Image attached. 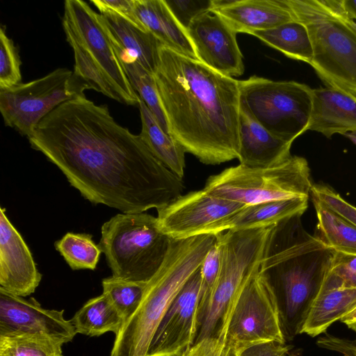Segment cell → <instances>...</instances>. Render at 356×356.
<instances>
[{
  "mask_svg": "<svg viewBox=\"0 0 356 356\" xmlns=\"http://www.w3.org/2000/svg\"><path fill=\"white\" fill-rule=\"evenodd\" d=\"M307 206L306 197L246 205L223 225L222 232L272 227L288 218L302 216Z\"/></svg>",
  "mask_w": 356,
  "mask_h": 356,
  "instance_id": "23",
  "label": "cell"
},
{
  "mask_svg": "<svg viewBox=\"0 0 356 356\" xmlns=\"http://www.w3.org/2000/svg\"><path fill=\"white\" fill-rule=\"evenodd\" d=\"M87 90L73 71L58 68L28 83L0 89L5 125L29 138L39 123L60 104L85 96Z\"/></svg>",
  "mask_w": 356,
  "mask_h": 356,
  "instance_id": "10",
  "label": "cell"
},
{
  "mask_svg": "<svg viewBox=\"0 0 356 356\" xmlns=\"http://www.w3.org/2000/svg\"><path fill=\"white\" fill-rule=\"evenodd\" d=\"M310 193L312 197L317 199L356 227V207L329 186L313 184Z\"/></svg>",
  "mask_w": 356,
  "mask_h": 356,
  "instance_id": "35",
  "label": "cell"
},
{
  "mask_svg": "<svg viewBox=\"0 0 356 356\" xmlns=\"http://www.w3.org/2000/svg\"><path fill=\"white\" fill-rule=\"evenodd\" d=\"M312 198L320 238L335 252L356 254V227L317 199Z\"/></svg>",
  "mask_w": 356,
  "mask_h": 356,
  "instance_id": "28",
  "label": "cell"
},
{
  "mask_svg": "<svg viewBox=\"0 0 356 356\" xmlns=\"http://www.w3.org/2000/svg\"><path fill=\"white\" fill-rule=\"evenodd\" d=\"M340 321L349 328L356 332V307L341 318Z\"/></svg>",
  "mask_w": 356,
  "mask_h": 356,
  "instance_id": "43",
  "label": "cell"
},
{
  "mask_svg": "<svg viewBox=\"0 0 356 356\" xmlns=\"http://www.w3.org/2000/svg\"><path fill=\"white\" fill-rule=\"evenodd\" d=\"M155 81L170 135L207 165L239 154V81L161 46Z\"/></svg>",
  "mask_w": 356,
  "mask_h": 356,
  "instance_id": "2",
  "label": "cell"
},
{
  "mask_svg": "<svg viewBox=\"0 0 356 356\" xmlns=\"http://www.w3.org/2000/svg\"><path fill=\"white\" fill-rule=\"evenodd\" d=\"M91 2L97 8L100 13H111L118 15L143 30L147 31L136 15L134 0H92Z\"/></svg>",
  "mask_w": 356,
  "mask_h": 356,
  "instance_id": "39",
  "label": "cell"
},
{
  "mask_svg": "<svg viewBox=\"0 0 356 356\" xmlns=\"http://www.w3.org/2000/svg\"><path fill=\"white\" fill-rule=\"evenodd\" d=\"M63 343L37 335L0 336V346L13 356H63Z\"/></svg>",
  "mask_w": 356,
  "mask_h": 356,
  "instance_id": "32",
  "label": "cell"
},
{
  "mask_svg": "<svg viewBox=\"0 0 356 356\" xmlns=\"http://www.w3.org/2000/svg\"><path fill=\"white\" fill-rule=\"evenodd\" d=\"M179 24L186 31L191 23L198 16L210 12L211 0H164Z\"/></svg>",
  "mask_w": 356,
  "mask_h": 356,
  "instance_id": "36",
  "label": "cell"
},
{
  "mask_svg": "<svg viewBox=\"0 0 356 356\" xmlns=\"http://www.w3.org/2000/svg\"><path fill=\"white\" fill-rule=\"evenodd\" d=\"M217 338L237 356L259 343H286L276 299L259 271L243 287Z\"/></svg>",
  "mask_w": 356,
  "mask_h": 356,
  "instance_id": "12",
  "label": "cell"
},
{
  "mask_svg": "<svg viewBox=\"0 0 356 356\" xmlns=\"http://www.w3.org/2000/svg\"><path fill=\"white\" fill-rule=\"evenodd\" d=\"M201 296L202 276L199 268L163 316L152 338L147 356H181L195 343Z\"/></svg>",
  "mask_w": 356,
  "mask_h": 356,
  "instance_id": "14",
  "label": "cell"
},
{
  "mask_svg": "<svg viewBox=\"0 0 356 356\" xmlns=\"http://www.w3.org/2000/svg\"><path fill=\"white\" fill-rule=\"evenodd\" d=\"M186 33L197 59L211 69L229 77L244 72L243 54L236 33L217 15L204 13L192 21Z\"/></svg>",
  "mask_w": 356,
  "mask_h": 356,
  "instance_id": "16",
  "label": "cell"
},
{
  "mask_svg": "<svg viewBox=\"0 0 356 356\" xmlns=\"http://www.w3.org/2000/svg\"><path fill=\"white\" fill-rule=\"evenodd\" d=\"M319 347L341 353L343 356H356V342L330 334L317 341Z\"/></svg>",
  "mask_w": 356,
  "mask_h": 356,
  "instance_id": "41",
  "label": "cell"
},
{
  "mask_svg": "<svg viewBox=\"0 0 356 356\" xmlns=\"http://www.w3.org/2000/svg\"><path fill=\"white\" fill-rule=\"evenodd\" d=\"M76 334L99 337L112 332L118 334L123 319L109 298L104 293L88 300L70 320Z\"/></svg>",
  "mask_w": 356,
  "mask_h": 356,
  "instance_id": "26",
  "label": "cell"
},
{
  "mask_svg": "<svg viewBox=\"0 0 356 356\" xmlns=\"http://www.w3.org/2000/svg\"><path fill=\"white\" fill-rule=\"evenodd\" d=\"M308 130L327 138L356 131V97L327 87L313 89Z\"/></svg>",
  "mask_w": 356,
  "mask_h": 356,
  "instance_id": "20",
  "label": "cell"
},
{
  "mask_svg": "<svg viewBox=\"0 0 356 356\" xmlns=\"http://www.w3.org/2000/svg\"><path fill=\"white\" fill-rule=\"evenodd\" d=\"M216 236L171 239L163 264L147 282L141 302L115 335L110 356H147L153 334L167 309L196 272Z\"/></svg>",
  "mask_w": 356,
  "mask_h": 356,
  "instance_id": "4",
  "label": "cell"
},
{
  "mask_svg": "<svg viewBox=\"0 0 356 356\" xmlns=\"http://www.w3.org/2000/svg\"><path fill=\"white\" fill-rule=\"evenodd\" d=\"M134 8L143 26L162 46L197 59L186 31L174 17L164 0H134Z\"/></svg>",
  "mask_w": 356,
  "mask_h": 356,
  "instance_id": "22",
  "label": "cell"
},
{
  "mask_svg": "<svg viewBox=\"0 0 356 356\" xmlns=\"http://www.w3.org/2000/svg\"><path fill=\"white\" fill-rule=\"evenodd\" d=\"M211 12L236 33L252 35L294 20L284 0H211Z\"/></svg>",
  "mask_w": 356,
  "mask_h": 356,
  "instance_id": "18",
  "label": "cell"
},
{
  "mask_svg": "<svg viewBox=\"0 0 356 356\" xmlns=\"http://www.w3.org/2000/svg\"><path fill=\"white\" fill-rule=\"evenodd\" d=\"M245 206L210 194L205 189L181 195L157 210L161 231L171 239L222 232L223 225Z\"/></svg>",
  "mask_w": 356,
  "mask_h": 356,
  "instance_id": "13",
  "label": "cell"
},
{
  "mask_svg": "<svg viewBox=\"0 0 356 356\" xmlns=\"http://www.w3.org/2000/svg\"><path fill=\"white\" fill-rule=\"evenodd\" d=\"M128 79L140 99L145 104L161 129L169 134L165 113L161 103L154 74L134 59L117 51Z\"/></svg>",
  "mask_w": 356,
  "mask_h": 356,
  "instance_id": "29",
  "label": "cell"
},
{
  "mask_svg": "<svg viewBox=\"0 0 356 356\" xmlns=\"http://www.w3.org/2000/svg\"><path fill=\"white\" fill-rule=\"evenodd\" d=\"M241 165L266 168L282 164L292 156L293 142L283 140L265 129L241 104L239 113Z\"/></svg>",
  "mask_w": 356,
  "mask_h": 356,
  "instance_id": "19",
  "label": "cell"
},
{
  "mask_svg": "<svg viewBox=\"0 0 356 356\" xmlns=\"http://www.w3.org/2000/svg\"><path fill=\"white\" fill-rule=\"evenodd\" d=\"M142 128L139 134L152 154L166 168L178 177L184 175L185 150L158 124L145 104H138Z\"/></svg>",
  "mask_w": 356,
  "mask_h": 356,
  "instance_id": "25",
  "label": "cell"
},
{
  "mask_svg": "<svg viewBox=\"0 0 356 356\" xmlns=\"http://www.w3.org/2000/svg\"><path fill=\"white\" fill-rule=\"evenodd\" d=\"M63 314L64 309H44L34 298L26 300L0 288V336H43L65 344L76 332Z\"/></svg>",
  "mask_w": 356,
  "mask_h": 356,
  "instance_id": "15",
  "label": "cell"
},
{
  "mask_svg": "<svg viewBox=\"0 0 356 356\" xmlns=\"http://www.w3.org/2000/svg\"><path fill=\"white\" fill-rule=\"evenodd\" d=\"M55 247L72 270H95L102 252L86 234L67 233Z\"/></svg>",
  "mask_w": 356,
  "mask_h": 356,
  "instance_id": "30",
  "label": "cell"
},
{
  "mask_svg": "<svg viewBox=\"0 0 356 356\" xmlns=\"http://www.w3.org/2000/svg\"><path fill=\"white\" fill-rule=\"evenodd\" d=\"M291 348L286 343L272 341L248 348L239 356H286Z\"/></svg>",
  "mask_w": 356,
  "mask_h": 356,
  "instance_id": "40",
  "label": "cell"
},
{
  "mask_svg": "<svg viewBox=\"0 0 356 356\" xmlns=\"http://www.w3.org/2000/svg\"><path fill=\"white\" fill-rule=\"evenodd\" d=\"M286 356H298V355H297L296 354H289V355L287 354Z\"/></svg>",
  "mask_w": 356,
  "mask_h": 356,
  "instance_id": "47",
  "label": "cell"
},
{
  "mask_svg": "<svg viewBox=\"0 0 356 356\" xmlns=\"http://www.w3.org/2000/svg\"><path fill=\"white\" fill-rule=\"evenodd\" d=\"M346 23L356 32V22L350 19H346Z\"/></svg>",
  "mask_w": 356,
  "mask_h": 356,
  "instance_id": "46",
  "label": "cell"
},
{
  "mask_svg": "<svg viewBox=\"0 0 356 356\" xmlns=\"http://www.w3.org/2000/svg\"><path fill=\"white\" fill-rule=\"evenodd\" d=\"M300 217L271 227L259 268L276 299L286 341L302 333L334 253L320 237L304 229Z\"/></svg>",
  "mask_w": 356,
  "mask_h": 356,
  "instance_id": "3",
  "label": "cell"
},
{
  "mask_svg": "<svg viewBox=\"0 0 356 356\" xmlns=\"http://www.w3.org/2000/svg\"><path fill=\"white\" fill-rule=\"evenodd\" d=\"M322 285L329 288H356V254L334 251Z\"/></svg>",
  "mask_w": 356,
  "mask_h": 356,
  "instance_id": "34",
  "label": "cell"
},
{
  "mask_svg": "<svg viewBox=\"0 0 356 356\" xmlns=\"http://www.w3.org/2000/svg\"><path fill=\"white\" fill-rule=\"evenodd\" d=\"M147 283L126 280L113 276L102 280L103 293L117 309L124 323L138 308Z\"/></svg>",
  "mask_w": 356,
  "mask_h": 356,
  "instance_id": "31",
  "label": "cell"
},
{
  "mask_svg": "<svg viewBox=\"0 0 356 356\" xmlns=\"http://www.w3.org/2000/svg\"><path fill=\"white\" fill-rule=\"evenodd\" d=\"M220 250L216 240L200 268L202 276V296L200 304L207 298L212 290L220 270Z\"/></svg>",
  "mask_w": 356,
  "mask_h": 356,
  "instance_id": "37",
  "label": "cell"
},
{
  "mask_svg": "<svg viewBox=\"0 0 356 356\" xmlns=\"http://www.w3.org/2000/svg\"><path fill=\"white\" fill-rule=\"evenodd\" d=\"M62 24L70 45L100 70L116 92L119 102L138 105L140 98L128 79L100 14L83 1L66 0Z\"/></svg>",
  "mask_w": 356,
  "mask_h": 356,
  "instance_id": "11",
  "label": "cell"
},
{
  "mask_svg": "<svg viewBox=\"0 0 356 356\" xmlns=\"http://www.w3.org/2000/svg\"><path fill=\"white\" fill-rule=\"evenodd\" d=\"M312 90L294 81L256 75L239 81L241 104L265 129L291 142L308 130Z\"/></svg>",
  "mask_w": 356,
  "mask_h": 356,
  "instance_id": "9",
  "label": "cell"
},
{
  "mask_svg": "<svg viewBox=\"0 0 356 356\" xmlns=\"http://www.w3.org/2000/svg\"><path fill=\"white\" fill-rule=\"evenodd\" d=\"M343 5L348 19L356 20V0H343Z\"/></svg>",
  "mask_w": 356,
  "mask_h": 356,
  "instance_id": "42",
  "label": "cell"
},
{
  "mask_svg": "<svg viewBox=\"0 0 356 356\" xmlns=\"http://www.w3.org/2000/svg\"><path fill=\"white\" fill-rule=\"evenodd\" d=\"M99 247L112 276L147 282L163 264L171 238L157 218L147 213H119L102 227Z\"/></svg>",
  "mask_w": 356,
  "mask_h": 356,
  "instance_id": "7",
  "label": "cell"
},
{
  "mask_svg": "<svg viewBox=\"0 0 356 356\" xmlns=\"http://www.w3.org/2000/svg\"><path fill=\"white\" fill-rule=\"evenodd\" d=\"M349 140H350L356 145V131H352L344 134Z\"/></svg>",
  "mask_w": 356,
  "mask_h": 356,
  "instance_id": "44",
  "label": "cell"
},
{
  "mask_svg": "<svg viewBox=\"0 0 356 356\" xmlns=\"http://www.w3.org/2000/svg\"><path fill=\"white\" fill-rule=\"evenodd\" d=\"M252 35L290 58L308 64L313 59L309 31L305 24L298 21H291L265 31H257Z\"/></svg>",
  "mask_w": 356,
  "mask_h": 356,
  "instance_id": "27",
  "label": "cell"
},
{
  "mask_svg": "<svg viewBox=\"0 0 356 356\" xmlns=\"http://www.w3.org/2000/svg\"><path fill=\"white\" fill-rule=\"evenodd\" d=\"M100 17L117 51L136 60L154 74L162 44L149 31L113 13H102Z\"/></svg>",
  "mask_w": 356,
  "mask_h": 356,
  "instance_id": "21",
  "label": "cell"
},
{
  "mask_svg": "<svg viewBox=\"0 0 356 356\" xmlns=\"http://www.w3.org/2000/svg\"><path fill=\"white\" fill-rule=\"evenodd\" d=\"M0 211V288L15 296L34 293L42 279L31 252L5 213Z\"/></svg>",
  "mask_w": 356,
  "mask_h": 356,
  "instance_id": "17",
  "label": "cell"
},
{
  "mask_svg": "<svg viewBox=\"0 0 356 356\" xmlns=\"http://www.w3.org/2000/svg\"><path fill=\"white\" fill-rule=\"evenodd\" d=\"M272 227L216 234L220 250V268L212 290L199 305L195 343L218 336L243 287L259 271Z\"/></svg>",
  "mask_w": 356,
  "mask_h": 356,
  "instance_id": "6",
  "label": "cell"
},
{
  "mask_svg": "<svg viewBox=\"0 0 356 356\" xmlns=\"http://www.w3.org/2000/svg\"><path fill=\"white\" fill-rule=\"evenodd\" d=\"M307 161L292 156L284 163L266 168L239 164L210 176L204 189L229 201L250 205L298 197L308 198L312 186Z\"/></svg>",
  "mask_w": 356,
  "mask_h": 356,
  "instance_id": "8",
  "label": "cell"
},
{
  "mask_svg": "<svg viewBox=\"0 0 356 356\" xmlns=\"http://www.w3.org/2000/svg\"><path fill=\"white\" fill-rule=\"evenodd\" d=\"M28 139L84 198L122 213L159 210L184 190L182 178L152 154L140 135L119 124L106 105L85 96L58 106Z\"/></svg>",
  "mask_w": 356,
  "mask_h": 356,
  "instance_id": "1",
  "label": "cell"
},
{
  "mask_svg": "<svg viewBox=\"0 0 356 356\" xmlns=\"http://www.w3.org/2000/svg\"><path fill=\"white\" fill-rule=\"evenodd\" d=\"M355 307L356 288H329L322 285L311 307L302 333L316 337Z\"/></svg>",
  "mask_w": 356,
  "mask_h": 356,
  "instance_id": "24",
  "label": "cell"
},
{
  "mask_svg": "<svg viewBox=\"0 0 356 356\" xmlns=\"http://www.w3.org/2000/svg\"><path fill=\"white\" fill-rule=\"evenodd\" d=\"M0 356H13L5 348L0 346Z\"/></svg>",
  "mask_w": 356,
  "mask_h": 356,
  "instance_id": "45",
  "label": "cell"
},
{
  "mask_svg": "<svg viewBox=\"0 0 356 356\" xmlns=\"http://www.w3.org/2000/svg\"><path fill=\"white\" fill-rule=\"evenodd\" d=\"M181 356H237L222 341L215 337L194 343Z\"/></svg>",
  "mask_w": 356,
  "mask_h": 356,
  "instance_id": "38",
  "label": "cell"
},
{
  "mask_svg": "<svg viewBox=\"0 0 356 356\" xmlns=\"http://www.w3.org/2000/svg\"><path fill=\"white\" fill-rule=\"evenodd\" d=\"M284 1L309 31L317 76L327 88L356 97V32L346 22L343 0Z\"/></svg>",
  "mask_w": 356,
  "mask_h": 356,
  "instance_id": "5",
  "label": "cell"
},
{
  "mask_svg": "<svg viewBox=\"0 0 356 356\" xmlns=\"http://www.w3.org/2000/svg\"><path fill=\"white\" fill-rule=\"evenodd\" d=\"M355 341L356 342V340H355Z\"/></svg>",
  "mask_w": 356,
  "mask_h": 356,
  "instance_id": "48",
  "label": "cell"
},
{
  "mask_svg": "<svg viewBox=\"0 0 356 356\" xmlns=\"http://www.w3.org/2000/svg\"><path fill=\"white\" fill-rule=\"evenodd\" d=\"M20 60L4 27L0 30V89L13 87L21 83Z\"/></svg>",
  "mask_w": 356,
  "mask_h": 356,
  "instance_id": "33",
  "label": "cell"
}]
</instances>
